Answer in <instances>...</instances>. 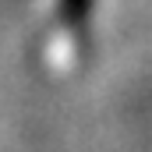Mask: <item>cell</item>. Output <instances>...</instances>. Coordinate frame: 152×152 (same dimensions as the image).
I'll return each mask as SVG.
<instances>
[{
  "mask_svg": "<svg viewBox=\"0 0 152 152\" xmlns=\"http://www.w3.org/2000/svg\"><path fill=\"white\" fill-rule=\"evenodd\" d=\"M88 14H92V0H60V4H57V18H60L78 39H85Z\"/></svg>",
  "mask_w": 152,
  "mask_h": 152,
  "instance_id": "1",
  "label": "cell"
}]
</instances>
